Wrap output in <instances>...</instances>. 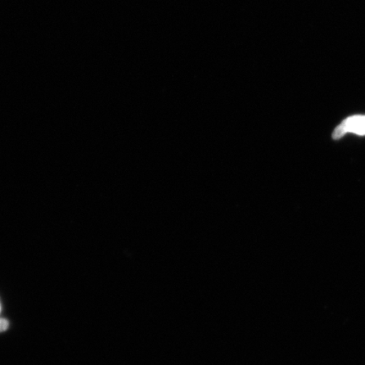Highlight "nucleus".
Returning a JSON list of instances; mask_svg holds the SVG:
<instances>
[{
    "instance_id": "nucleus-1",
    "label": "nucleus",
    "mask_w": 365,
    "mask_h": 365,
    "mask_svg": "<svg viewBox=\"0 0 365 365\" xmlns=\"http://www.w3.org/2000/svg\"><path fill=\"white\" fill-rule=\"evenodd\" d=\"M348 132L365 135V115H354L346 119L335 129L332 137L338 139Z\"/></svg>"
},
{
    "instance_id": "nucleus-2",
    "label": "nucleus",
    "mask_w": 365,
    "mask_h": 365,
    "mask_svg": "<svg viewBox=\"0 0 365 365\" xmlns=\"http://www.w3.org/2000/svg\"><path fill=\"white\" fill-rule=\"evenodd\" d=\"M9 328V322L7 319L0 318V332L6 331Z\"/></svg>"
}]
</instances>
